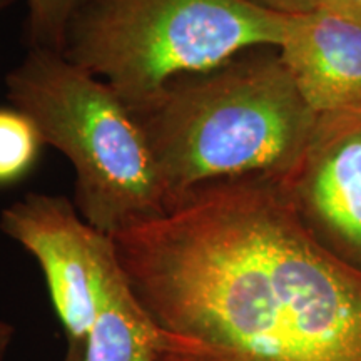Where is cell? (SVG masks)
<instances>
[{"instance_id": "1", "label": "cell", "mask_w": 361, "mask_h": 361, "mask_svg": "<svg viewBox=\"0 0 361 361\" xmlns=\"http://www.w3.org/2000/svg\"><path fill=\"white\" fill-rule=\"evenodd\" d=\"M112 239L161 329L157 361H361V271L311 236L274 178L201 186Z\"/></svg>"}, {"instance_id": "2", "label": "cell", "mask_w": 361, "mask_h": 361, "mask_svg": "<svg viewBox=\"0 0 361 361\" xmlns=\"http://www.w3.org/2000/svg\"><path fill=\"white\" fill-rule=\"evenodd\" d=\"M245 54L216 69L180 75L130 109L169 209L188 192L219 180L281 178L303 154L318 116L278 49Z\"/></svg>"}, {"instance_id": "3", "label": "cell", "mask_w": 361, "mask_h": 361, "mask_svg": "<svg viewBox=\"0 0 361 361\" xmlns=\"http://www.w3.org/2000/svg\"><path fill=\"white\" fill-rule=\"evenodd\" d=\"M12 107L32 121L44 144L69 159L74 206L107 236L169 211L151 149L126 102L62 52L30 47L6 75Z\"/></svg>"}, {"instance_id": "4", "label": "cell", "mask_w": 361, "mask_h": 361, "mask_svg": "<svg viewBox=\"0 0 361 361\" xmlns=\"http://www.w3.org/2000/svg\"><path fill=\"white\" fill-rule=\"evenodd\" d=\"M290 22L252 0H79L62 56L134 109L180 75L279 49Z\"/></svg>"}, {"instance_id": "5", "label": "cell", "mask_w": 361, "mask_h": 361, "mask_svg": "<svg viewBox=\"0 0 361 361\" xmlns=\"http://www.w3.org/2000/svg\"><path fill=\"white\" fill-rule=\"evenodd\" d=\"M0 231L34 256L67 340L84 345L104 290L121 268L114 239L90 226L66 196L44 192L4 207Z\"/></svg>"}, {"instance_id": "6", "label": "cell", "mask_w": 361, "mask_h": 361, "mask_svg": "<svg viewBox=\"0 0 361 361\" xmlns=\"http://www.w3.org/2000/svg\"><path fill=\"white\" fill-rule=\"evenodd\" d=\"M276 183L316 241L361 271V111L322 114Z\"/></svg>"}, {"instance_id": "7", "label": "cell", "mask_w": 361, "mask_h": 361, "mask_svg": "<svg viewBox=\"0 0 361 361\" xmlns=\"http://www.w3.org/2000/svg\"><path fill=\"white\" fill-rule=\"evenodd\" d=\"M316 116L361 111V24L318 7L291 16L278 49Z\"/></svg>"}, {"instance_id": "8", "label": "cell", "mask_w": 361, "mask_h": 361, "mask_svg": "<svg viewBox=\"0 0 361 361\" xmlns=\"http://www.w3.org/2000/svg\"><path fill=\"white\" fill-rule=\"evenodd\" d=\"M162 335L123 266L112 274L84 341V361H157Z\"/></svg>"}, {"instance_id": "9", "label": "cell", "mask_w": 361, "mask_h": 361, "mask_svg": "<svg viewBox=\"0 0 361 361\" xmlns=\"http://www.w3.org/2000/svg\"><path fill=\"white\" fill-rule=\"evenodd\" d=\"M37 128L16 107H0V186L17 183L32 169L42 146Z\"/></svg>"}, {"instance_id": "10", "label": "cell", "mask_w": 361, "mask_h": 361, "mask_svg": "<svg viewBox=\"0 0 361 361\" xmlns=\"http://www.w3.org/2000/svg\"><path fill=\"white\" fill-rule=\"evenodd\" d=\"M79 0H27V39L30 47L62 52L67 25Z\"/></svg>"}, {"instance_id": "11", "label": "cell", "mask_w": 361, "mask_h": 361, "mask_svg": "<svg viewBox=\"0 0 361 361\" xmlns=\"http://www.w3.org/2000/svg\"><path fill=\"white\" fill-rule=\"evenodd\" d=\"M252 2L273 12L286 13V16L308 13L319 7V0H252Z\"/></svg>"}, {"instance_id": "12", "label": "cell", "mask_w": 361, "mask_h": 361, "mask_svg": "<svg viewBox=\"0 0 361 361\" xmlns=\"http://www.w3.org/2000/svg\"><path fill=\"white\" fill-rule=\"evenodd\" d=\"M319 7L341 13L361 24V0H319Z\"/></svg>"}, {"instance_id": "13", "label": "cell", "mask_w": 361, "mask_h": 361, "mask_svg": "<svg viewBox=\"0 0 361 361\" xmlns=\"http://www.w3.org/2000/svg\"><path fill=\"white\" fill-rule=\"evenodd\" d=\"M13 335H16V329L11 323L0 319V361L6 358L8 348H11Z\"/></svg>"}, {"instance_id": "14", "label": "cell", "mask_w": 361, "mask_h": 361, "mask_svg": "<svg viewBox=\"0 0 361 361\" xmlns=\"http://www.w3.org/2000/svg\"><path fill=\"white\" fill-rule=\"evenodd\" d=\"M62 361H84V345L82 343L69 341V346H67V351H66L64 360Z\"/></svg>"}, {"instance_id": "15", "label": "cell", "mask_w": 361, "mask_h": 361, "mask_svg": "<svg viewBox=\"0 0 361 361\" xmlns=\"http://www.w3.org/2000/svg\"><path fill=\"white\" fill-rule=\"evenodd\" d=\"M13 2H16V0H0V12L6 11V8L11 7Z\"/></svg>"}]
</instances>
